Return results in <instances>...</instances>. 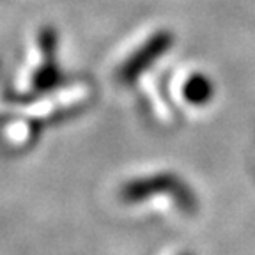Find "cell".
<instances>
[{
  "label": "cell",
  "instance_id": "6da1fadb",
  "mask_svg": "<svg viewBox=\"0 0 255 255\" xmlns=\"http://www.w3.org/2000/svg\"><path fill=\"white\" fill-rule=\"evenodd\" d=\"M168 193L172 197L174 206L184 213H195L199 200L195 191L188 186L186 181H183L174 172H154V174L138 175L133 179L126 181L121 186L119 197L124 204L135 206L140 202H147L151 197Z\"/></svg>",
  "mask_w": 255,
  "mask_h": 255
},
{
  "label": "cell",
  "instance_id": "7a4b0ae2",
  "mask_svg": "<svg viewBox=\"0 0 255 255\" xmlns=\"http://www.w3.org/2000/svg\"><path fill=\"white\" fill-rule=\"evenodd\" d=\"M174 44V36L168 30H158L143 41L131 55L119 66L117 76L123 84H131L152 64L158 62L161 55L168 52Z\"/></svg>",
  "mask_w": 255,
  "mask_h": 255
},
{
  "label": "cell",
  "instance_id": "3957f363",
  "mask_svg": "<svg viewBox=\"0 0 255 255\" xmlns=\"http://www.w3.org/2000/svg\"><path fill=\"white\" fill-rule=\"evenodd\" d=\"M183 96L193 107H206L215 98V82L206 73H193L183 84Z\"/></svg>",
  "mask_w": 255,
  "mask_h": 255
},
{
  "label": "cell",
  "instance_id": "277c9868",
  "mask_svg": "<svg viewBox=\"0 0 255 255\" xmlns=\"http://www.w3.org/2000/svg\"><path fill=\"white\" fill-rule=\"evenodd\" d=\"M179 255H195V254H191V252H183V254H179Z\"/></svg>",
  "mask_w": 255,
  "mask_h": 255
}]
</instances>
